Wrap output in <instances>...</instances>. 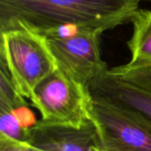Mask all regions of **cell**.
Masks as SVG:
<instances>
[{
	"label": "cell",
	"instance_id": "cell-4",
	"mask_svg": "<svg viewBox=\"0 0 151 151\" xmlns=\"http://www.w3.org/2000/svg\"><path fill=\"white\" fill-rule=\"evenodd\" d=\"M102 33L83 29L66 36H45L58 67L83 86L109 68L101 58Z\"/></svg>",
	"mask_w": 151,
	"mask_h": 151
},
{
	"label": "cell",
	"instance_id": "cell-8",
	"mask_svg": "<svg viewBox=\"0 0 151 151\" xmlns=\"http://www.w3.org/2000/svg\"><path fill=\"white\" fill-rule=\"evenodd\" d=\"M133 34L128 41L131 63H151V10L138 9L132 20Z\"/></svg>",
	"mask_w": 151,
	"mask_h": 151
},
{
	"label": "cell",
	"instance_id": "cell-6",
	"mask_svg": "<svg viewBox=\"0 0 151 151\" xmlns=\"http://www.w3.org/2000/svg\"><path fill=\"white\" fill-rule=\"evenodd\" d=\"M94 99L109 104L135 119L151 132V94L113 74L110 69L89 83Z\"/></svg>",
	"mask_w": 151,
	"mask_h": 151
},
{
	"label": "cell",
	"instance_id": "cell-1",
	"mask_svg": "<svg viewBox=\"0 0 151 151\" xmlns=\"http://www.w3.org/2000/svg\"><path fill=\"white\" fill-rule=\"evenodd\" d=\"M131 0H0V32L25 27L42 35L61 27L103 33L131 22Z\"/></svg>",
	"mask_w": 151,
	"mask_h": 151
},
{
	"label": "cell",
	"instance_id": "cell-3",
	"mask_svg": "<svg viewBox=\"0 0 151 151\" xmlns=\"http://www.w3.org/2000/svg\"><path fill=\"white\" fill-rule=\"evenodd\" d=\"M30 101L47 123L81 127L91 120L93 98L89 87L58 67L39 83Z\"/></svg>",
	"mask_w": 151,
	"mask_h": 151
},
{
	"label": "cell",
	"instance_id": "cell-10",
	"mask_svg": "<svg viewBox=\"0 0 151 151\" xmlns=\"http://www.w3.org/2000/svg\"><path fill=\"white\" fill-rule=\"evenodd\" d=\"M27 104L25 97L13 84L5 65L0 61V112H11Z\"/></svg>",
	"mask_w": 151,
	"mask_h": 151
},
{
	"label": "cell",
	"instance_id": "cell-5",
	"mask_svg": "<svg viewBox=\"0 0 151 151\" xmlns=\"http://www.w3.org/2000/svg\"><path fill=\"white\" fill-rule=\"evenodd\" d=\"M91 119L105 150L151 151L150 131L121 110L93 98Z\"/></svg>",
	"mask_w": 151,
	"mask_h": 151
},
{
	"label": "cell",
	"instance_id": "cell-12",
	"mask_svg": "<svg viewBox=\"0 0 151 151\" xmlns=\"http://www.w3.org/2000/svg\"><path fill=\"white\" fill-rule=\"evenodd\" d=\"M15 117L17 118V119L19 120L21 127L27 133L28 130H30L33 127L35 126V124L37 123V119L34 114V112L28 109L27 104V105H23L20 107H18L16 109H14L12 111ZM27 136V135H26Z\"/></svg>",
	"mask_w": 151,
	"mask_h": 151
},
{
	"label": "cell",
	"instance_id": "cell-9",
	"mask_svg": "<svg viewBox=\"0 0 151 151\" xmlns=\"http://www.w3.org/2000/svg\"><path fill=\"white\" fill-rule=\"evenodd\" d=\"M112 73L151 94V63L128 64L111 68Z\"/></svg>",
	"mask_w": 151,
	"mask_h": 151
},
{
	"label": "cell",
	"instance_id": "cell-14",
	"mask_svg": "<svg viewBox=\"0 0 151 151\" xmlns=\"http://www.w3.org/2000/svg\"><path fill=\"white\" fill-rule=\"evenodd\" d=\"M131 1H133V2H134V3H136L138 4H139L140 2H142V1H144V2H151V0H131Z\"/></svg>",
	"mask_w": 151,
	"mask_h": 151
},
{
	"label": "cell",
	"instance_id": "cell-2",
	"mask_svg": "<svg viewBox=\"0 0 151 151\" xmlns=\"http://www.w3.org/2000/svg\"><path fill=\"white\" fill-rule=\"evenodd\" d=\"M0 61L19 93L29 100L39 83L58 68L46 37L25 27L0 32Z\"/></svg>",
	"mask_w": 151,
	"mask_h": 151
},
{
	"label": "cell",
	"instance_id": "cell-7",
	"mask_svg": "<svg viewBox=\"0 0 151 151\" xmlns=\"http://www.w3.org/2000/svg\"><path fill=\"white\" fill-rule=\"evenodd\" d=\"M25 142L43 151H104L92 119L81 127L38 120Z\"/></svg>",
	"mask_w": 151,
	"mask_h": 151
},
{
	"label": "cell",
	"instance_id": "cell-11",
	"mask_svg": "<svg viewBox=\"0 0 151 151\" xmlns=\"http://www.w3.org/2000/svg\"><path fill=\"white\" fill-rule=\"evenodd\" d=\"M0 113V134L17 141L25 142L27 132L21 127L15 115L12 111Z\"/></svg>",
	"mask_w": 151,
	"mask_h": 151
},
{
	"label": "cell",
	"instance_id": "cell-13",
	"mask_svg": "<svg viewBox=\"0 0 151 151\" xmlns=\"http://www.w3.org/2000/svg\"><path fill=\"white\" fill-rule=\"evenodd\" d=\"M0 151H43L30 144L0 134Z\"/></svg>",
	"mask_w": 151,
	"mask_h": 151
}]
</instances>
